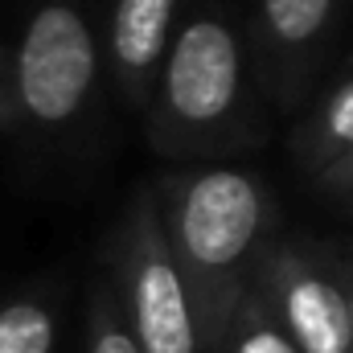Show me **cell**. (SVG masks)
I'll return each instance as SVG.
<instances>
[{
	"label": "cell",
	"mask_w": 353,
	"mask_h": 353,
	"mask_svg": "<svg viewBox=\"0 0 353 353\" xmlns=\"http://www.w3.org/2000/svg\"><path fill=\"white\" fill-rule=\"evenodd\" d=\"M337 0H259L267 41L283 54H304L321 41Z\"/></svg>",
	"instance_id": "ba28073f"
},
{
	"label": "cell",
	"mask_w": 353,
	"mask_h": 353,
	"mask_svg": "<svg viewBox=\"0 0 353 353\" xmlns=\"http://www.w3.org/2000/svg\"><path fill=\"white\" fill-rule=\"evenodd\" d=\"M25 115L17 103V79H12V54L0 46V132H21Z\"/></svg>",
	"instance_id": "7c38bea8"
},
{
	"label": "cell",
	"mask_w": 353,
	"mask_h": 353,
	"mask_svg": "<svg viewBox=\"0 0 353 353\" xmlns=\"http://www.w3.org/2000/svg\"><path fill=\"white\" fill-rule=\"evenodd\" d=\"M243 41L230 21L201 12L176 29L152 83V140L165 152H193L218 140L243 103Z\"/></svg>",
	"instance_id": "7a4b0ae2"
},
{
	"label": "cell",
	"mask_w": 353,
	"mask_h": 353,
	"mask_svg": "<svg viewBox=\"0 0 353 353\" xmlns=\"http://www.w3.org/2000/svg\"><path fill=\"white\" fill-rule=\"evenodd\" d=\"M94 70L99 50L83 8L70 0H41L12 58L21 115L37 128H66L87 107Z\"/></svg>",
	"instance_id": "277c9868"
},
{
	"label": "cell",
	"mask_w": 353,
	"mask_h": 353,
	"mask_svg": "<svg viewBox=\"0 0 353 353\" xmlns=\"http://www.w3.org/2000/svg\"><path fill=\"white\" fill-rule=\"evenodd\" d=\"M90 353H140L128 325H123V312H119V300L115 292H99L94 304H90Z\"/></svg>",
	"instance_id": "8fae6325"
},
{
	"label": "cell",
	"mask_w": 353,
	"mask_h": 353,
	"mask_svg": "<svg viewBox=\"0 0 353 353\" xmlns=\"http://www.w3.org/2000/svg\"><path fill=\"white\" fill-rule=\"evenodd\" d=\"M152 201L169 255L189 288L201 341L218 345L239 296L247 292L243 271L263 243L271 197L255 173L189 169L165 176Z\"/></svg>",
	"instance_id": "6da1fadb"
},
{
	"label": "cell",
	"mask_w": 353,
	"mask_h": 353,
	"mask_svg": "<svg viewBox=\"0 0 353 353\" xmlns=\"http://www.w3.org/2000/svg\"><path fill=\"white\" fill-rule=\"evenodd\" d=\"M316 185L325 193H333V197H353V157L337 161L333 169H325V173L316 176Z\"/></svg>",
	"instance_id": "4fadbf2b"
},
{
	"label": "cell",
	"mask_w": 353,
	"mask_h": 353,
	"mask_svg": "<svg viewBox=\"0 0 353 353\" xmlns=\"http://www.w3.org/2000/svg\"><path fill=\"white\" fill-rule=\"evenodd\" d=\"M345 300H350V337H353V279L345 283Z\"/></svg>",
	"instance_id": "5bb4252c"
},
{
	"label": "cell",
	"mask_w": 353,
	"mask_h": 353,
	"mask_svg": "<svg viewBox=\"0 0 353 353\" xmlns=\"http://www.w3.org/2000/svg\"><path fill=\"white\" fill-rule=\"evenodd\" d=\"M255 292L300 353H353L345 283L300 247H279L259 267Z\"/></svg>",
	"instance_id": "5b68a950"
},
{
	"label": "cell",
	"mask_w": 353,
	"mask_h": 353,
	"mask_svg": "<svg viewBox=\"0 0 353 353\" xmlns=\"http://www.w3.org/2000/svg\"><path fill=\"white\" fill-rule=\"evenodd\" d=\"M176 0H115L111 8V66L132 103L152 94L157 70L173 41Z\"/></svg>",
	"instance_id": "8992f818"
},
{
	"label": "cell",
	"mask_w": 353,
	"mask_h": 353,
	"mask_svg": "<svg viewBox=\"0 0 353 353\" xmlns=\"http://www.w3.org/2000/svg\"><path fill=\"white\" fill-rule=\"evenodd\" d=\"M119 312L140 353H201V325L176 271L152 193L136 197L119 230Z\"/></svg>",
	"instance_id": "3957f363"
},
{
	"label": "cell",
	"mask_w": 353,
	"mask_h": 353,
	"mask_svg": "<svg viewBox=\"0 0 353 353\" xmlns=\"http://www.w3.org/2000/svg\"><path fill=\"white\" fill-rule=\"evenodd\" d=\"M218 350L222 353H300L292 345V337L279 329L275 312L267 308V300L255 288H247L239 296V304L230 312V325H226Z\"/></svg>",
	"instance_id": "9c48e42d"
},
{
	"label": "cell",
	"mask_w": 353,
	"mask_h": 353,
	"mask_svg": "<svg viewBox=\"0 0 353 353\" xmlns=\"http://www.w3.org/2000/svg\"><path fill=\"white\" fill-rule=\"evenodd\" d=\"M54 308L33 300V296H17L0 308V353H54Z\"/></svg>",
	"instance_id": "30bf717a"
},
{
	"label": "cell",
	"mask_w": 353,
	"mask_h": 353,
	"mask_svg": "<svg viewBox=\"0 0 353 353\" xmlns=\"http://www.w3.org/2000/svg\"><path fill=\"white\" fill-rule=\"evenodd\" d=\"M296 157L312 176L353 157V74L325 94V103L304 119L296 136Z\"/></svg>",
	"instance_id": "52a82bcc"
}]
</instances>
